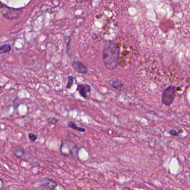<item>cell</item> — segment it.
Here are the masks:
<instances>
[{"instance_id": "6da1fadb", "label": "cell", "mask_w": 190, "mask_h": 190, "mask_svg": "<svg viewBox=\"0 0 190 190\" xmlns=\"http://www.w3.org/2000/svg\"><path fill=\"white\" fill-rule=\"evenodd\" d=\"M119 52V48L115 43L110 42L105 45L103 51V60L107 69L112 70L118 66Z\"/></svg>"}, {"instance_id": "7a4b0ae2", "label": "cell", "mask_w": 190, "mask_h": 190, "mask_svg": "<svg viewBox=\"0 0 190 190\" xmlns=\"http://www.w3.org/2000/svg\"><path fill=\"white\" fill-rule=\"evenodd\" d=\"M176 88L175 86L171 85L163 91L162 101L164 105L168 107L172 104L176 97Z\"/></svg>"}, {"instance_id": "3957f363", "label": "cell", "mask_w": 190, "mask_h": 190, "mask_svg": "<svg viewBox=\"0 0 190 190\" xmlns=\"http://www.w3.org/2000/svg\"><path fill=\"white\" fill-rule=\"evenodd\" d=\"M57 185L58 183L56 181L48 177L44 178L41 181V186L49 190H54L57 187Z\"/></svg>"}, {"instance_id": "277c9868", "label": "cell", "mask_w": 190, "mask_h": 190, "mask_svg": "<svg viewBox=\"0 0 190 190\" xmlns=\"http://www.w3.org/2000/svg\"><path fill=\"white\" fill-rule=\"evenodd\" d=\"M72 67L76 71L81 74H86L88 72V69L84 66L83 63L79 61L72 62Z\"/></svg>"}, {"instance_id": "5b68a950", "label": "cell", "mask_w": 190, "mask_h": 190, "mask_svg": "<svg viewBox=\"0 0 190 190\" xmlns=\"http://www.w3.org/2000/svg\"><path fill=\"white\" fill-rule=\"evenodd\" d=\"M77 90L81 97L86 98L87 97V93L90 92L91 88L88 84H79L77 87Z\"/></svg>"}, {"instance_id": "8992f818", "label": "cell", "mask_w": 190, "mask_h": 190, "mask_svg": "<svg viewBox=\"0 0 190 190\" xmlns=\"http://www.w3.org/2000/svg\"><path fill=\"white\" fill-rule=\"evenodd\" d=\"M11 50V47L9 45H3L0 46V55L5 53L9 52Z\"/></svg>"}, {"instance_id": "52a82bcc", "label": "cell", "mask_w": 190, "mask_h": 190, "mask_svg": "<svg viewBox=\"0 0 190 190\" xmlns=\"http://www.w3.org/2000/svg\"><path fill=\"white\" fill-rule=\"evenodd\" d=\"M112 86L116 90L121 91L123 89V84L119 81H115L113 82Z\"/></svg>"}, {"instance_id": "ba28073f", "label": "cell", "mask_w": 190, "mask_h": 190, "mask_svg": "<svg viewBox=\"0 0 190 190\" xmlns=\"http://www.w3.org/2000/svg\"><path fill=\"white\" fill-rule=\"evenodd\" d=\"M68 126L72 128L73 129H76L79 131H81V132H84L86 131V129L82 128V127H78L76 126V124H75V123H74L73 122H70L68 124Z\"/></svg>"}, {"instance_id": "9c48e42d", "label": "cell", "mask_w": 190, "mask_h": 190, "mask_svg": "<svg viewBox=\"0 0 190 190\" xmlns=\"http://www.w3.org/2000/svg\"><path fill=\"white\" fill-rule=\"evenodd\" d=\"M74 81V78L72 76H69L68 79H67V88H69L72 86Z\"/></svg>"}, {"instance_id": "30bf717a", "label": "cell", "mask_w": 190, "mask_h": 190, "mask_svg": "<svg viewBox=\"0 0 190 190\" xmlns=\"http://www.w3.org/2000/svg\"><path fill=\"white\" fill-rule=\"evenodd\" d=\"M182 129H179V131H177L175 129H171L169 131V133L172 136H177V135H178V133L180 132H182Z\"/></svg>"}, {"instance_id": "8fae6325", "label": "cell", "mask_w": 190, "mask_h": 190, "mask_svg": "<svg viewBox=\"0 0 190 190\" xmlns=\"http://www.w3.org/2000/svg\"><path fill=\"white\" fill-rule=\"evenodd\" d=\"M29 137L30 140H31L32 142L35 141L38 138L36 135H35V134L32 133H30L29 135Z\"/></svg>"}, {"instance_id": "7c38bea8", "label": "cell", "mask_w": 190, "mask_h": 190, "mask_svg": "<svg viewBox=\"0 0 190 190\" xmlns=\"http://www.w3.org/2000/svg\"><path fill=\"white\" fill-rule=\"evenodd\" d=\"M52 120V121H51V120L50 119V120H49V123H51V124H56V123H57V122H58V120H56V119H55V118H52L51 119Z\"/></svg>"}, {"instance_id": "4fadbf2b", "label": "cell", "mask_w": 190, "mask_h": 190, "mask_svg": "<svg viewBox=\"0 0 190 190\" xmlns=\"http://www.w3.org/2000/svg\"><path fill=\"white\" fill-rule=\"evenodd\" d=\"M3 186H4V183L2 179H0V190H2Z\"/></svg>"}, {"instance_id": "5bb4252c", "label": "cell", "mask_w": 190, "mask_h": 190, "mask_svg": "<svg viewBox=\"0 0 190 190\" xmlns=\"http://www.w3.org/2000/svg\"><path fill=\"white\" fill-rule=\"evenodd\" d=\"M124 190H131V189H130V188H124Z\"/></svg>"}]
</instances>
